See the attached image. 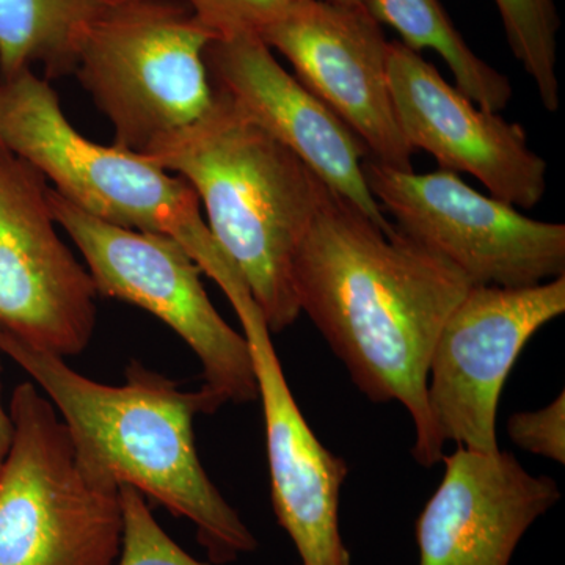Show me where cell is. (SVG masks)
Masks as SVG:
<instances>
[{"mask_svg":"<svg viewBox=\"0 0 565 565\" xmlns=\"http://www.w3.org/2000/svg\"><path fill=\"white\" fill-rule=\"evenodd\" d=\"M141 2V0H104V3L109 7L125 6V3Z\"/></svg>","mask_w":565,"mask_h":565,"instance_id":"24","label":"cell"},{"mask_svg":"<svg viewBox=\"0 0 565 565\" xmlns=\"http://www.w3.org/2000/svg\"><path fill=\"white\" fill-rule=\"evenodd\" d=\"M217 39L256 35L281 21L302 0H185Z\"/></svg>","mask_w":565,"mask_h":565,"instance_id":"20","label":"cell"},{"mask_svg":"<svg viewBox=\"0 0 565 565\" xmlns=\"http://www.w3.org/2000/svg\"><path fill=\"white\" fill-rule=\"evenodd\" d=\"M0 145H2V143H0Z\"/></svg>","mask_w":565,"mask_h":565,"instance_id":"25","label":"cell"},{"mask_svg":"<svg viewBox=\"0 0 565 565\" xmlns=\"http://www.w3.org/2000/svg\"><path fill=\"white\" fill-rule=\"evenodd\" d=\"M300 313L375 404L397 403L415 427L424 468L445 446L427 405L430 353L446 319L471 288L457 267L394 226L384 232L330 191L292 264Z\"/></svg>","mask_w":565,"mask_h":565,"instance_id":"1","label":"cell"},{"mask_svg":"<svg viewBox=\"0 0 565 565\" xmlns=\"http://www.w3.org/2000/svg\"><path fill=\"white\" fill-rule=\"evenodd\" d=\"M122 542L117 565H207L189 555L163 531L147 498L121 486Z\"/></svg>","mask_w":565,"mask_h":565,"instance_id":"19","label":"cell"},{"mask_svg":"<svg viewBox=\"0 0 565 565\" xmlns=\"http://www.w3.org/2000/svg\"><path fill=\"white\" fill-rule=\"evenodd\" d=\"M0 143L104 222L172 237L196 264L218 248L184 178L140 152L85 139L63 114L50 81L32 70L0 79Z\"/></svg>","mask_w":565,"mask_h":565,"instance_id":"5","label":"cell"},{"mask_svg":"<svg viewBox=\"0 0 565 565\" xmlns=\"http://www.w3.org/2000/svg\"><path fill=\"white\" fill-rule=\"evenodd\" d=\"M262 40L363 141L367 159L414 172L415 151L401 132L390 93V41L367 11L302 0Z\"/></svg>","mask_w":565,"mask_h":565,"instance_id":"11","label":"cell"},{"mask_svg":"<svg viewBox=\"0 0 565 565\" xmlns=\"http://www.w3.org/2000/svg\"><path fill=\"white\" fill-rule=\"evenodd\" d=\"M508 435L534 456L565 463V393L539 411L516 412L508 419Z\"/></svg>","mask_w":565,"mask_h":565,"instance_id":"21","label":"cell"},{"mask_svg":"<svg viewBox=\"0 0 565 565\" xmlns=\"http://www.w3.org/2000/svg\"><path fill=\"white\" fill-rule=\"evenodd\" d=\"M565 313V275L525 288L471 286L430 353L427 405L441 445L500 449L498 405L523 349Z\"/></svg>","mask_w":565,"mask_h":565,"instance_id":"9","label":"cell"},{"mask_svg":"<svg viewBox=\"0 0 565 565\" xmlns=\"http://www.w3.org/2000/svg\"><path fill=\"white\" fill-rule=\"evenodd\" d=\"M47 200L52 217L79 248L99 296L136 305L167 323L202 364L203 386L223 403L258 401L247 340L215 310L202 269L178 241L111 225L51 188Z\"/></svg>","mask_w":565,"mask_h":565,"instance_id":"7","label":"cell"},{"mask_svg":"<svg viewBox=\"0 0 565 565\" xmlns=\"http://www.w3.org/2000/svg\"><path fill=\"white\" fill-rule=\"evenodd\" d=\"M13 434L14 426L10 408L3 405L2 399V364H0V470L9 456L11 444H13Z\"/></svg>","mask_w":565,"mask_h":565,"instance_id":"22","label":"cell"},{"mask_svg":"<svg viewBox=\"0 0 565 565\" xmlns=\"http://www.w3.org/2000/svg\"><path fill=\"white\" fill-rule=\"evenodd\" d=\"M367 13L399 33L412 51L437 52L451 70L457 90L482 110L500 114L512 102L509 77L471 51L440 0H370Z\"/></svg>","mask_w":565,"mask_h":565,"instance_id":"17","label":"cell"},{"mask_svg":"<svg viewBox=\"0 0 565 565\" xmlns=\"http://www.w3.org/2000/svg\"><path fill=\"white\" fill-rule=\"evenodd\" d=\"M388 85L412 150L429 152L440 169L470 173L501 202L523 210L541 203L548 166L522 125L476 106L403 41H390Z\"/></svg>","mask_w":565,"mask_h":565,"instance_id":"13","label":"cell"},{"mask_svg":"<svg viewBox=\"0 0 565 565\" xmlns=\"http://www.w3.org/2000/svg\"><path fill=\"white\" fill-rule=\"evenodd\" d=\"M46 178L0 145V340L68 359L92 343L98 291L58 236Z\"/></svg>","mask_w":565,"mask_h":565,"instance_id":"10","label":"cell"},{"mask_svg":"<svg viewBox=\"0 0 565 565\" xmlns=\"http://www.w3.org/2000/svg\"><path fill=\"white\" fill-rule=\"evenodd\" d=\"M104 0H0V79L35 65L44 79L74 74Z\"/></svg>","mask_w":565,"mask_h":565,"instance_id":"16","label":"cell"},{"mask_svg":"<svg viewBox=\"0 0 565 565\" xmlns=\"http://www.w3.org/2000/svg\"><path fill=\"white\" fill-rule=\"evenodd\" d=\"M505 39L525 68L548 111L559 109L557 33L561 21L555 0H494Z\"/></svg>","mask_w":565,"mask_h":565,"instance_id":"18","label":"cell"},{"mask_svg":"<svg viewBox=\"0 0 565 565\" xmlns=\"http://www.w3.org/2000/svg\"><path fill=\"white\" fill-rule=\"evenodd\" d=\"M228 300L250 348L278 523L302 565H352L340 531V494L348 463L321 444L305 419L250 291L241 289Z\"/></svg>","mask_w":565,"mask_h":565,"instance_id":"12","label":"cell"},{"mask_svg":"<svg viewBox=\"0 0 565 565\" xmlns=\"http://www.w3.org/2000/svg\"><path fill=\"white\" fill-rule=\"evenodd\" d=\"M326 2L333 3V6L338 7H344V9L367 11V2H370V0H326Z\"/></svg>","mask_w":565,"mask_h":565,"instance_id":"23","label":"cell"},{"mask_svg":"<svg viewBox=\"0 0 565 565\" xmlns=\"http://www.w3.org/2000/svg\"><path fill=\"white\" fill-rule=\"evenodd\" d=\"M0 470V565H117L121 492L33 382L13 390Z\"/></svg>","mask_w":565,"mask_h":565,"instance_id":"4","label":"cell"},{"mask_svg":"<svg viewBox=\"0 0 565 565\" xmlns=\"http://www.w3.org/2000/svg\"><path fill=\"white\" fill-rule=\"evenodd\" d=\"M416 520L418 565H509L526 531L555 508L559 486L511 452L457 448Z\"/></svg>","mask_w":565,"mask_h":565,"instance_id":"15","label":"cell"},{"mask_svg":"<svg viewBox=\"0 0 565 565\" xmlns=\"http://www.w3.org/2000/svg\"><path fill=\"white\" fill-rule=\"evenodd\" d=\"M215 39L174 0L106 7L74 74L110 121L114 147L145 154L202 120L215 98L204 62Z\"/></svg>","mask_w":565,"mask_h":565,"instance_id":"6","label":"cell"},{"mask_svg":"<svg viewBox=\"0 0 565 565\" xmlns=\"http://www.w3.org/2000/svg\"><path fill=\"white\" fill-rule=\"evenodd\" d=\"M204 62L214 90L228 96L379 228L393 232L364 180L363 161L370 152L363 141L282 68L259 36L215 39L204 52Z\"/></svg>","mask_w":565,"mask_h":565,"instance_id":"14","label":"cell"},{"mask_svg":"<svg viewBox=\"0 0 565 565\" xmlns=\"http://www.w3.org/2000/svg\"><path fill=\"white\" fill-rule=\"evenodd\" d=\"M189 128L145 152L199 195L207 228L237 267L270 333L300 316L292 264L332 189L223 93Z\"/></svg>","mask_w":565,"mask_h":565,"instance_id":"3","label":"cell"},{"mask_svg":"<svg viewBox=\"0 0 565 565\" xmlns=\"http://www.w3.org/2000/svg\"><path fill=\"white\" fill-rule=\"evenodd\" d=\"M367 188L396 228L473 286L525 288L565 275V225L535 221L449 170L401 172L364 159Z\"/></svg>","mask_w":565,"mask_h":565,"instance_id":"8","label":"cell"},{"mask_svg":"<svg viewBox=\"0 0 565 565\" xmlns=\"http://www.w3.org/2000/svg\"><path fill=\"white\" fill-rule=\"evenodd\" d=\"M0 353L28 373L51 401L77 444L115 481L139 490L195 526L214 564L255 552L258 541L211 481L196 451L193 422L215 414L222 397L192 392L132 362L121 385L85 377L54 353L0 340Z\"/></svg>","mask_w":565,"mask_h":565,"instance_id":"2","label":"cell"}]
</instances>
